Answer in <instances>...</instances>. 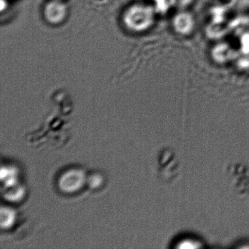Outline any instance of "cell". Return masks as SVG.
I'll use <instances>...</instances> for the list:
<instances>
[{
	"label": "cell",
	"mask_w": 249,
	"mask_h": 249,
	"mask_svg": "<svg viewBox=\"0 0 249 249\" xmlns=\"http://www.w3.org/2000/svg\"><path fill=\"white\" fill-rule=\"evenodd\" d=\"M195 0H170L172 7L177 11L187 10L191 5H193Z\"/></svg>",
	"instance_id": "obj_6"
},
{
	"label": "cell",
	"mask_w": 249,
	"mask_h": 249,
	"mask_svg": "<svg viewBox=\"0 0 249 249\" xmlns=\"http://www.w3.org/2000/svg\"><path fill=\"white\" fill-rule=\"evenodd\" d=\"M234 49L229 43H218L211 50V57L215 63L219 65L230 62L235 57Z\"/></svg>",
	"instance_id": "obj_4"
},
{
	"label": "cell",
	"mask_w": 249,
	"mask_h": 249,
	"mask_svg": "<svg viewBox=\"0 0 249 249\" xmlns=\"http://www.w3.org/2000/svg\"><path fill=\"white\" fill-rule=\"evenodd\" d=\"M172 28L180 37H189L196 28V20L192 13L187 10L178 11L171 21Z\"/></svg>",
	"instance_id": "obj_2"
},
{
	"label": "cell",
	"mask_w": 249,
	"mask_h": 249,
	"mask_svg": "<svg viewBox=\"0 0 249 249\" xmlns=\"http://www.w3.org/2000/svg\"><path fill=\"white\" fill-rule=\"evenodd\" d=\"M67 8L65 4L58 0H53L46 5L44 15L46 20L52 24H59L65 19Z\"/></svg>",
	"instance_id": "obj_3"
},
{
	"label": "cell",
	"mask_w": 249,
	"mask_h": 249,
	"mask_svg": "<svg viewBox=\"0 0 249 249\" xmlns=\"http://www.w3.org/2000/svg\"><path fill=\"white\" fill-rule=\"evenodd\" d=\"M202 247L200 242L197 241L196 240H192V239H185V240H181L179 243L178 246L177 248L178 249H199V248Z\"/></svg>",
	"instance_id": "obj_7"
},
{
	"label": "cell",
	"mask_w": 249,
	"mask_h": 249,
	"mask_svg": "<svg viewBox=\"0 0 249 249\" xmlns=\"http://www.w3.org/2000/svg\"><path fill=\"white\" fill-rule=\"evenodd\" d=\"M154 9L148 5H135L125 13L124 21L128 28L135 32L148 30L154 24Z\"/></svg>",
	"instance_id": "obj_1"
},
{
	"label": "cell",
	"mask_w": 249,
	"mask_h": 249,
	"mask_svg": "<svg viewBox=\"0 0 249 249\" xmlns=\"http://www.w3.org/2000/svg\"><path fill=\"white\" fill-rule=\"evenodd\" d=\"M226 5L236 14H246L249 11V0H227Z\"/></svg>",
	"instance_id": "obj_5"
}]
</instances>
